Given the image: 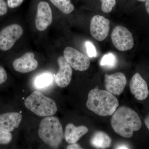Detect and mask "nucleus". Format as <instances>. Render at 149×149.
<instances>
[{
	"label": "nucleus",
	"mask_w": 149,
	"mask_h": 149,
	"mask_svg": "<svg viewBox=\"0 0 149 149\" xmlns=\"http://www.w3.org/2000/svg\"><path fill=\"white\" fill-rule=\"evenodd\" d=\"M138 1H139L141 2H145V1H146L147 0H138Z\"/></svg>",
	"instance_id": "nucleus-30"
},
{
	"label": "nucleus",
	"mask_w": 149,
	"mask_h": 149,
	"mask_svg": "<svg viewBox=\"0 0 149 149\" xmlns=\"http://www.w3.org/2000/svg\"><path fill=\"white\" fill-rule=\"evenodd\" d=\"M7 78L8 75L6 70L0 65V85L6 82Z\"/></svg>",
	"instance_id": "nucleus-25"
},
{
	"label": "nucleus",
	"mask_w": 149,
	"mask_h": 149,
	"mask_svg": "<svg viewBox=\"0 0 149 149\" xmlns=\"http://www.w3.org/2000/svg\"><path fill=\"white\" fill-rule=\"evenodd\" d=\"M52 13L49 3L42 1L39 3L35 18L36 28L40 31H45L52 24Z\"/></svg>",
	"instance_id": "nucleus-10"
},
{
	"label": "nucleus",
	"mask_w": 149,
	"mask_h": 149,
	"mask_svg": "<svg viewBox=\"0 0 149 149\" xmlns=\"http://www.w3.org/2000/svg\"><path fill=\"white\" fill-rule=\"evenodd\" d=\"M106 90L113 95L122 94L126 84L127 79L125 74L121 72H116L111 74H106L104 76Z\"/></svg>",
	"instance_id": "nucleus-9"
},
{
	"label": "nucleus",
	"mask_w": 149,
	"mask_h": 149,
	"mask_svg": "<svg viewBox=\"0 0 149 149\" xmlns=\"http://www.w3.org/2000/svg\"><path fill=\"white\" fill-rule=\"evenodd\" d=\"M38 65V62L35 58V54L31 52L26 53L15 60L13 63V66L15 71L23 73L34 71Z\"/></svg>",
	"instance_id": "nucleus-12"
},
{
	"label": "nucleus",
	"mask_w": 149,
	"mask_h": 149,
	"mask_svg": "<svg viewBox=\"0 0 149 149\" xmlns=\"http://www.w3.org/2000/svg\"><path fill=\"white\" fill-rule=\"evenodd\" d=\"M38 135L45 143L54 148H58L64 138L61 124L54 116H47L41 121Z\"/></svg>",
	"instance_id": "nucleus-3"
},
{
	"label": "nucleus",
	"mask_w": 149,
	"mask_h": 149,
	"mask_svg": "<svg viewBox=\"0 0 149 149\" xmlns=\"http://www.w3.org/2000/svg\"><path fill=\"white\" fill-rule=\"evenodd\" d=\"M111 124L113 129L118 135L130 138L135 131L140 130L142 122L139 115L128 107L118 108L112 114Z\"/></svg>",
	"instance_id": "nucleus-1"
},
{
	"label": "nucleus",
	"mask_w": 149,
	"mask_h": 149,
	"mask_svg": "<svg viewBox=\"0 0 149 149\" xmlns=\"http://www.w3.org/2000/svg\"><path fill=\"white\" fill-rule=\"evenodd\" d=\"M145 6H146V9L147 12L149 14V0H147L146 1Z\"/></svg>",
	"instance_id": "nucleus-29"
},
{
	"label": "nucleus",
	"mask_w": 149,
	"mask_h": 149,
	"mask_svg": "<svg viewBox=\"0 0 149 149\" xmlns=\"http://www.w3.org/2000/svg\"><path fill=\"white\" fill-rule=\"evenodd\" d=\"M67 149H82L80 145L78 144L75 143L72 144L71 145H69L67 147Z\"/></svg>",
	"instance_id": "nucleus-26"
},
{
	"label": "nucleus",
	"mask_w": 149,
	"mask_h": 149,
	"mask_svg": "<svg viewBox=\"0 0 149 149\" xmlns=\"http://www.w3.org/2000/svg\"><path fill=\"white\" fill-rule=\"evenodd\" d=\"M22 116L17 112H8L0 115V130L12 132L17 128Z\"/></svg>",
	"instance_id": "nucleus-14"
},
{
	"label": "nucleus",
	"mask_w": 149,
	"mask_h": 149,
	"mask_svg": "<svg viewBox=\"0 0 149 149\" xmlns=\"http://www.w3.org/2000/svg\"><path fill=\"white\" fill-rule=\"evenodd\" d=\"M8 7L7 3L4 0H0V17L7 13Z\"/></svg>",
	"instance_id": "nucleus-24"
},
{
	"label": "nucleus",
	"mask_w": 149,
	"mask_h": 149,
	"mask_svg": "<svg viewBox=\"0 0 149 149\" xmlns=\"http://www.w3.org/2000/svg\"><path fill=\"white\" fill-rule=\"evenodd\" d=\"M24 104L28 109L41 117L52 116L57 111L54 101L39 91H34L28 96Z\"/></svg>",
	"instance_id": "nucleus-4"
},
{
	"label": "nucleus",
	"mask_w": 149,
	"mask_h": 149,
	"mask_svg": "<svg viewBox=\"0 0 149 149\" xmlns=\"http://www.w3.org/2000/svg\"><path fill=\"white\" fill-rule=\"evenodd\" d=\"M130 92L137 100H146L149 95V91L146 81L138 72L133 75L130 81Z\"/></svg>",
	"instance_id": "nucleus-13"
},
{
	"label": "nucleus",
	"mask_w": 149,
	"mask_h": 149,
	"mask_svg": "<svg viewBox=\"0 0 149 149\" xmlns=\"http://www.w3.org/2000/svg\"><path fill=\"white\" fill-rule=\"evenodd\" d=\"M24 0H7L8 6L10 8H14L21 5Z\"/></svg>",
	"instance_id": "nucleus-23"
},
{
	"label": "nucleus",
	"mask_w": 149,
	"mask_h": 149,
	"mask_svg": "<svg viewBox=\"0 0 149 149\" xmlns=\"http://www.w3.org/2000/svg\"><path fill=\"white\" fill-rule=\"evenodd\" d=\"M65 58L74 70L84 71L89 68L90 60L87 56L71 47H67L63 52Z\"/></svg>",
	"instance_id": "nucleus-7"
},
{
	"label": "nucleus",
	"mask_w": 149,
	"mask_h": 149,
	"mask_svg": "<svg viewBox=\"0 0 149 149\" xmlns=\"http://www.w3.org/2000/svg\"><path fill=\"white\" fill-rule=\"evenodd\" d=\"M23 29L19 24H10L0 31V50L7 51L10 49L23 34Z\"/></svg>",
	"instance_id": "nucleus-5"
},
{
	"label": "nucleus",
	"mask_w": 149,
	"mask_h": 149,
	"mask_svg": "<svg viewBox=\"0 0 149 149\" xmlns=\"http://www.w3.org/2000/svg\"><path fill=\"white\" fill-rule=\"evenodd\" d=\"M110 29V21L100 15L93 17L90 24V32L93 38L98 41H102L107 37Z\"/></svg>",
	"instance_id": "nucleus-8"
},
{
	"label": "nucleus",
	"mask_w": 149,
	"mask_h": 149,
	"mask_svg": "<svg viewBox=\"0 0 149 149\" xmlns=\"http://www.w3.org/2000/svg\"><path fill=\"white\" fill-rule=\"evenodd\" d=\"M13 136L10 132L0 130V145H8L11 142Z\"/></svg>",
	"instance_id": "nucleus-20"
},
{
	"label": "nucleus",
	"mask_w": 149,
	"mask_h": 149,
	"mask_svg": "<svg viewBox=\"0 0 149 149\" xmlns=\"http://www.w3.org/2000/svg\"><path fill=\"white\" fill-rule=\"evenodd\" d=\"M117 63L116 56L113 53L109 52L102 57L100 61V65L104 68L110 69L116 66Z\"/></svg>",
	"instance_id": "nucleus-18"
},
{
	"label": "nucleus",
	"mask_w": 149,
	"mask_h": 149,
	"mask_svg": "<svg viewBox=\"0 0 149 149\" xmlns=\"http://www.w3.org/2000/svg\"><path fill=\"white\" fill-rule=\"evenodd\" d=\"M86 51L89 57H96L97 56V52L96 48L93 44L90 41H86L85 42Z\"/></svg>",
	"instance_id": "nucleus-22"
},
{
	"label": "nucleus",
	"mask_w": 149,
	"mask_h": 149,
	"mask_svg": "<svg viewBox=\"0 0 149 149\" xmlns=\"http://www.w3.org/2000/svg\"><path fill=\"white\" fill-rule=\"evenodd\" d=\"M56 7L65 14L72 13L74 7L70 0H50Z\"/></svg>",
	"instance_id": "nucleus-17"
},
{
	"label": "nucleus",
	"mask_w": 149,
	"mask_h": 149,
	"mask_svg": "<svg viewBox=\"0 0 149 149\" xmlns=\"http://www.w3.org/2000/svg\"><path fill=\"white\" fill-rule=\"evenodd\" d=\"M119 106L118 100L113 95L97 86L88 94L86 107L96 114L102 116L112 115Z\"/></svg>",
	"instance_id": "nucleus-2"
},
{
	"label": "nucleus",
	"mask_w": 149,
	"mask_h": 149,
	"mask_svg": "<svg viewBox=\"0 0 149 149\" xmlns=\"http://www.w3.org/2000/svg\"><path fill=\"white\" fill-rule=\"evenodd\" d=\"M58 63L59 68L56 74L55 80L58 86L64 88L68 86L71 81L72 74V68L64 56H60L58 59Z\"/></svg>",
	"instance_id": "nucleus-11"
},
{
	"label": "nucleus",
	"mask_w": 149,
	"mask_h": 149,
	"mask_svg": "<svg viewBox=\"0 0 149 149\" xmlns=\"http://www.w3.org/2000/svg\"><path fill=\"white\" fill-rule=\"evenodd\" d=\"M53 81V77L49 73L42 74L36 78L35 83L37 88H43L49 86Z\"/></svg>",
	"instance_id": "nucleus-19"
},
{
	"label": "nucleus",
	"mask_w": 149,
	"mask_h": 149,
	"mask_svg": "<svg viewBox=\"0 0 149 149\" xmlns=\"http://www.w3.org/2000/svg\"><path fill=\"white\" fill-rule=\"evenodd\" d=\"M102 10L105 13H109L116 3V0H100Z\"/></svg>",
	"instance_id": "nucleus-21"
},
{
	"label": "nucleus",
	"mask_w": 149,
	"mask_h": 149,
	"mask_svg": "<svg viewBox=\"0 0 149 149\" xmlns=\"http://www.w3.org/2000/svg\"><path fill=\"white\" fill-rule=\"evenodd\" d=\"M91 145L97 149H106L111 146V139L107 133L101 131L94 133L91 139Z\"/></svg>",
	"instance_id": "nucleus-16"
},
{
	"label": "nucleus",
	"mask_w": 149,
	"mask_h": 149,
	"mask_svg": "<svg viewBox=\"0 0 149 149\" xmlns=\"http://www.w3.org/2000/svg\"><path fill=\"white\" fill-rule=\"evenodd\" d=\"M112 42L118 50H130L134 46L133 35L127 28L123 26L118 25L112 32Z\"/></svg>",
	"instance_id": "nucleus-6"
},
{
	"label": "nucleus",
	"mask_w": 149,
	"mask_h": 149,
	"mask_svg": "<svg viewBox=\"0 0 149 149\" xmlns=\"http://www.w3.org/2000/svg\"><path fill=\"white\" fill-rule=\"evenodd\" d=\"M145 123L147 128L149 130V115L147 116L145 120Z\"/></svg>",
	"instance_id": "nucleus-28"
},
{
	"label": "nucleus",
	"mask_w": 149,
	"mask_h": 149,
	"mask_svg": "<svg viewBox=\"0 0 149 149\" xmlns=\"http://www.w3.org/2000/svg\"><path fill=\"white\" fill-rule=\"evenodd\" d=\"M88 131V128L86 126L81 125L76 127L72 123H69L65 127V139L68 143H75Z\"/></svg>",
	"instance_id": "nucleus-15"
},
{
	"label": "nucleus",
	"mask_w": 149,
	"mask_h": 149,
	"mask_svg": "<svg viewBox=\"0 0 149 149\" xmlns=\"http://www.w3.org/2000/svg\"><path fill=\"white\" fill-rule=\"evenodd\" d=\"M116 149H129V148L127 145L124 144H121L118 145L116 148Z\"/></svg>",
	"instance_id": "nucleus-27"
}]
</instances>
